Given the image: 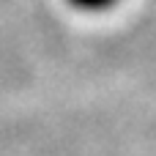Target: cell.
<instances>
[{"label": "cell", "mask_w": 156, "mask_h": 156, "mask_svg": "<svg viewBox=\"0 0 156 156\" xmlns=\"http://www.w3.org/2000/svg\"><path fill=\"white\" fill-rule=\"evenodd\" d=\"M71 5H77V8H85V11H99V8H107V5H112L115 0H69Z\"/></svg>", "instance_id": "6da1fadb"}]
</instances>
